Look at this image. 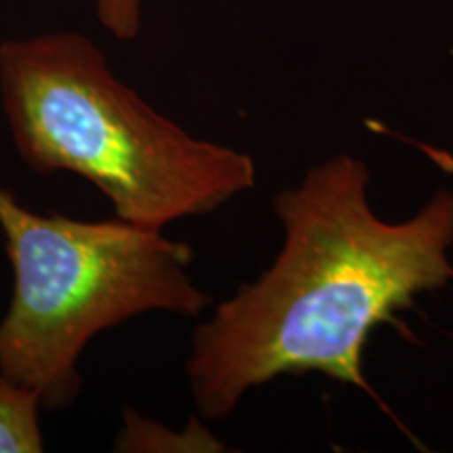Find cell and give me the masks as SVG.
<instances>
[{"label": "cell", "mask_w": 453, "mask_h": 453, "mask_svg": "<svg viewBox=\"0 0 453 453\" xmlns=\"http://www.w3.org/2000/svg\"><path fill=\"white\" fill-rule=\"evenodd\" d=\"M367 180L364 162L338 156L275 197L283 246L273 265L191 338L187 378L203 418H226L248 390L283 373L319 372L370 390L361 365L373 327L453 280V191L384 223Z\"/></svg>", "instance_id": "cell-1"}, {"label": "cell", "mask_w": 453, "mask_h": 453, "mask_svg": "<svg viewBox=\"0 0 453 453\" xmlns=\"http://www.w3.org/2000/svg\"><path fill=\"white\" fill-rule=\"evenodd\" d=\"M0 105L27 168L88 180L116 219L147 229L217 211L257 183L250 156L157 111L84 34L0 42Z\"/></svg>", "instance_id": "cell-2"}, {"label": "cell", "mask_w": 453, "mask_h": 453, "mask_svg": "<svg viewBox=\"0 0 453 453\" xmlns=\"http://www.w3.org/2000/svg\"><path fill=\"white\" fill-rule=\"evenodd\" d=\"M0 231L13 269L0 372L49 411L78 399V364L97 334L145 313L197 317L211 304L191 280V248L160 229L41 214L0 185Z\"/></svg>", "instance_id": "cell-3"}, {"label": "cell", "mask_w": 453, "mask_h": 453, "mask_svg": "<svg viewBox=\"0 0 453 453\" xmlns=\"http://www.w3.org/2000/svg\"><path fill=\"white\" fill-rule=\"evenodd\" d=\"M41 396L0 372V453H41Z\"/></svg>", "instance_id": "cell-4"}, {"label": "cell", "mask_w": 453, "mask_h": 453, "mask_svg": "<svg viewBox=\"0 0 453 453\" xmlns=\"http://www.w3.org/2000/svg\"><path fill=\"white\" fill-rule=\"evenodd\" d=\"M223 449L208 430L194 418L185 433H174L139 411H124V426L113 441V451H214Z\"/></svg>", "instance_id": "cell-5"}, {"label": "cell", "mask_w": 453, "mask_h": 453, "mask_svg": "<svg viewBox=\"0 0 453 453\" xmlns=\"http://www.w3.org/2000/svg\"><path fill=\"white\" fill-rule=\"evenodd\" d=\"M101 26L118 41H134L141 30V0H93Z\"/></svg>", "instance_id": "cell-6"}]
</instances>
